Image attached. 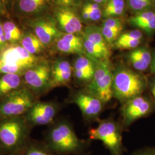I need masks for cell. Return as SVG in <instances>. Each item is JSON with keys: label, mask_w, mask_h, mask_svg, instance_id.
<instances>
[{"label": "cell", "mask_w": 155, "mask_h": 155, "mask_svg": "<svg viewBox=\"0 0 155 155\" xmlns=\"http://www.w3.org/2000/svg\"><path fill=\"white\" fill-rule=\"evenodd\" d=\"M0 145L11 155H18L27 146L26 124L20 117L0 119Z\"/></svg>", "instance_id": "1"}, {"label": "cell", "mask_w": 155, "mask_h": 155, "mask_svg": "<svg viewBox=\"0 0 155 155\" xmlns=\"http://www.w3.org/2000/svg\"><path fill=\"white\" fill-rule=\"evenodd\" d=\"M145 85L143 78L127 68L120 67L113 72V97L121 102L140 96Z\"/></svg>", "instance_id": "2"}, {"label": "cell", "mask_w": 155, "mask_h": 155, "mask_svg": "<svg viewBox=\"0 0 155 155\" xmlns=\"http://www.w3.org/2000/svg\"><path fill=\"white\" fill-rule=\"evenodd\" d=\"M40 60L21 45H13L0 52V75L24 74Z\"/></svg>", "instance_id": "3"}, {"label": "cell", "mask_w": 155, "mask_h": 155, "mask_svg": "<svg viewBox=\"0 0 155 155\" xmlns=\"http://www.w3.org/2000/svg\"><path fill=\"white\" fill-rule=\"evenodd\" d=\"M36 102L35 94L30 89H17L0 98V119L26 114Z\"/></svg>", "instance_id": "4"}, {"label": "cell", "mask_w": 155, "mask_h": 155, "mask_svg": "<svg viewBox=\"0 0 155 155\" xmlns=\"http://www.w3.org/2000/svg\"><path fill=\"white\" fill-rule=\"evenodd\" d=\"M113 72L109 59L96 63L95 71L92 81L88 84V93L99 98L103 103L109 102L113 97Z\"/></svg>", "instance_id": "5"}, {"label": "cell", "mask_w": 155, "mask_h": 155, "mask_svg": "<svg viewBox=\"0 0 155 155\" xmlns=\"http://www.w3.org/2000/svg\"><path fill=\"white\" fill-rule=\"evenodd\" d=\"M52 150L61 153H71L80 147V142L72 127L66 123H60L53 127L48 135Z\"/></svg>", "instance_id": "6"}, {"label": "cell", "mask_w": 155, "mask_h": 155, "mask_svg": "<svg viewBox=\"0 0 155 155\" xmlns=\"http://www.w3.org/2000/svg\"><path fill=\"white\" fill-rule=\"evenodd\" d=\"M51 71L47 61H39L24 72V81L34 94L42 93L51 88Z\"/></svg>", "instance_id": "7"}, {"label": "cell", "mask_w": 155, "mask_h": 155, "mask_svg": "<svg viewBox=\"0 0 155 155\" xmlns=\"http://www.w3.org/2000/svg\"><path fill=\"white\" fill-rule=\"evenodd\" d=\"M89 134L91 139L101 141L114 155H118L120 153L122 137L114 122L111 121H102L98 127L91 129Z\"/></svg>", "instance_id": "8"}, {"label": "cell", "mask_w": 155, "mask_h": 155, "mask_svg": "<svg viewBox=\"0 0 155 155\" xmlns=\"http://www.w3.org/2000/svg\"><path fill=\"white\" fill-rule=\"evenodd\" d=\"M29 24L32 28L33 33L45 47L57 40L62 34L58 28L55 19L51 17H36L29 22Z\"/></svg>", "instance_id": "9"}, {"label": "cell", "mask_w": 155, "mask_h": 155, "mask_svg": "<svg viewBox=\"0 0 155 155\" xmlns=\"http://www.w3.org/2000/svg\"><path fill=\"white\" fill-rule=\"evenodd\" d=\"M54 18L59 29L64 33L76 34L82 31V22L73 8L56 6Z\"/></svg>", "instance_id": "10"}, {"label": "cell", "mask_w": 155, "mask_h": 155, "mask_svg": "<svg viewBox=\"0 0 155 155\" xmlns=\"http://www.w3.org/2000/svg\"><path fill=\"white\" fill-rule=\"evenodd\" d=\"M57 113L55 105L51 102H36L27 114V120L35 125L50 124Z\"/></svg>", "instance_id": "11"}, {"label": "cell", "mask_w": 155, "mask_h": 155, "mask_svg": "<svg viewBox=\"0 0 155 155\" xmlns=\"http://www.w3.org/2000/svg\"><path fill=\"white\" fill-rule=\"evenodd\" d=\"M150 104L143 97L137 96L129 100L122 109L124 121L127 124L145 116L150 110Z\"/></svg>", "instance_id": "12"}, {"label": "cell", "mask_w": 155, "mask_h": 155, "mask_svg": "<svg viewBox=\"0 0 155 155\" xmlns=\"http://www.w3.org/2000/svg\"><path fill=\"white\" fill-rule=\"evenodd\" d=\"M74 102L79 107L84 116L91 118L97 116L103 107V102L89 93H78L74 97Z\"/></svg>", "instance_id": "13"}, {"label": "cell", "mask_w": 155, "mask_h": 155, "mask_svg": "<svg viewBox=\"0 0 155 155\" xmlns=\"http://www.w3.org/2000/svg\"><path fill=\"white\" fill-rule=\"evenodd\" d=\"M56 41V48L61 53L79 55L86 54L83 38L76 34L62 33Z\"/></svg>", "instance_id": "14"}, {"label": "cell", "mask_w": 155, "mask_h": 155, "mask_svg": "<svg viewBox=\"0 0 155 155\" xmlns=\"http://www.w3.org/2000/svg\"><path fill=\"white\" fill-rule=\"evenodd\" d=\"M72 74V67L68 61L66 60L56 61L51 68V88L67 84L71 79Z\"/></svg>", "instance_id": "15"}, {"label": "cell", "mask_w": 155, "mask_h": 155, "mask_svg": "<svg viewBox=\"0 0 155 155\" xmlns=\"http://www.w3.org/2000/svg\"><path fill=\"white\" fill-rule=\"evenodd\" d=\"M95 62L88 56L83 55L78 58L74 68L75 77L78 81L88 84L92 81L96 67Z\"/></svg>", "instance_id": "16"}, {"label": "cell", "mask_w": 155, "mask_h": 155, "mask_svg": "<svg viewBox=\"0 0 155 155\" xmlns=\"http://www.w3.org/2000/svg\"><path fill=\"white\" fill-rule=\"evenodd\" d=\"M48 0H17V10L21 15L26 17L39 16L47 5Z\"/></svg>", "instance_id": "17"}, {"label": "cell", "mask_w": 155, "mask_h": 155, "mask_svg": "<svg viewBox=\"0 0 155 155\" xmlns=\"http://www.w3.org/2000/svg\"><path fill=\"white\" fill-rule=\"evenodd\" d=\"M128 59L133 68L140 71L146 70L152 63L150 52L143 48H137L130 52Z\"/></svg>", "instance_id": "18"}, {"label": "cell", "mask_w": 155, "mask_h": 155, "mask_svg": "<svg viewBox=\"0 0 155 155\" xmlns=\"http://www.w3.org/2000/svg\"><path fill=\"white\" fill-rule=\"evenodd\" d=\"M20 75L6 74L0 75V98L20 88Z\"/></svg>", "instance_id": "19"}, {"label": "cell", "mask_w": 155, "mask_h": 155, "mask_svg": "<svg viewBox=\"0 0 155 155\" xmlns=\"http://www.w3.org/2000/svg\"><path fill=\"white\" fill-rule=\"evenodd\" d=\"M130 23L137 28L147 32L155 29V12H143L130 17Z\"/></svg>", "instance_id": "20"}, {"label": "cell", "mask_w": 155, "mask_h": 155, "mask_svg": "<svg viewBox=\"0 0 155 155\" xmlns=\"http://www.w3.org/2000/svg\"><path fill=\"white\" fill-rule=\"evenodd\" d=\"M21 45L30 54L36 56L44 50L45 45L33 33L25 32L20 40Z\"/></svg>", "instance_id": "21"}, {"label": "cell", "mask_w": 155, "mask_h": 155, "mask_svg": "<svg viewBox=\"0 0 155 155\" xmlns=\"http://www.w3.org/2000/svg\"><path fill=\"white\" fill-rule=\"evenodd\" d=\"M2 25L6 40L8 43L15 44L19 41H20L22 34L20 28L15 22L11 21H6L2 23Z\"/></svg>", "instance_id": "22"}, {"label": "cell", "mask_w": 155, "mask_h": 155, "mask_svg": "<svg viewBox=\"0 0 155 155\" xmlns=\"http://www.w3.org/2000/svg\"><path fill=\"white\" fill-rule=\"evenodd\" d=\"M103 36L107 43V44H113L119 38L120 33L122 31V29H113L102 27L101 29Z\"/></svg>", "instance_id": "23"}, {"label": "cell", "mask_w": 155, "mask_h": 155, "mask_svg": "<svg viewBox=\"0 0 155 155\" xmlns=\"http://www.w3.org/2000/svg\"><path fill=\"white\" fill-rule=\"evenodd\" d=\"M17 155H51L46 150L36 145H27Z\"/></svg>", "instance_id": "24"}, {"label": "cell", "mask_w": 155, "mask_h": 155, "mask_svg": "<svg viewBox=\"0 0 155 155\" xmlns=\"http://www.w3.org/2000/svg\"><path fill=\"white\" fill-rule=\"evenodd\" d=\"M143 37V34L139 30H133L127 32L123 33L119 36L116 42H122L130 40H141Z\"/></svg>", "instance_id": "25"}, {"label": "cell", "mask_w": 155, "mask_h": 155, "mask_svg": "<svg viewBox=\"0 0 155 155\" xmlns=\"http://www.w3.org/2000/svg\"><path fill=\"white\" fill-rule=\"evenodd\" d=\"M141 43V40H130L122 42H115L114 46L118 49L131 50L137 48Z\"/></svg>", "instance_id": "26"}, {"label": "cell", "mask_w": 155, "mask_h": 155, "mask_svg": "<svg viewBox=\"0 0 155 155\" xmlns=\"http://www.w3.org/2000/svg\"><path fill=\"white\" fill-rule=\"evenodd\" d=\"M152 0H128L129 5L132 9L139 11L148 7Z\"/></svg>", "instance_id": "27"}, {"label": "cell", "mask_w": 155, "mask_h": 155, "mask_svg": "<svg viewBox=\"0 0 155 155\" xmlns=\"http://www.w3.org/2000/svg\"><path fill=\"white\" fill-rule=\"evenodd\" d=\"M56 6L74 8L81 4V0H52Z\"/></svg>", "instance_id": "28"}, {"label": "cell", "mask_w": 155, "mask_h": 155, "mask_svg": "<svg viewBox=\"0 0 155 155\" xmlns=\"http://www.w3.org/2000/svg\"><path fill=\"white\" fill-rule=\"evenodd\" d=\"M103 27L113 29H122L123 23L122 21L118 18H111L109 17L106 19L104 22Z\"/></svg>", "instance_id": "29"}, {"label": "cell", "mask_w": 155, "mask_h": 155, "mask_svg": "<svg viewBox=\"0 0 155 155\" xmlns=\"http://www.w3.org/2000/svg\"><path fill=\"white\" fill-rule=\"evenodd\" d=\"M7 41L6 40L4 32L3 30L2 23L0 21V52L6 48L7 45Z\"/></svg>", "instance_id": "30"}, {"label": "cell", "mask_w": 155, "mask_h": 155, "mask_svg": "<svg viewBox=\"0 0 155 155\" xmlns=\"http://www.w3.org/2000/svg\"><path fill=\"white\" fill-rule=\"evenodd\" d=\"M87 12L89 13V20L98 21V20H99L101 19L102 15V12L101 11L100 8V9H98L93 11Z\"/></svg>", "instance_id": "31"}, {"label": "cell", "mask_w": 155, "mask_h": 155, "mask_svg": "<svg viewBox=\"0 0 155 155\" xmlns=\"http://www.w3.org/2000/svg\"><path fill=\"white\" fill-rule=\"evenodd\" d=\"M5 13V7L2 0H0V15H4Z\"/></svg>", "instance_id": "32"}, {"label": "cell", "mask_w": 155, "mask_h": 155, "mask_svg": "<svg viewBox=\"0 0 155 155\" xmlns=\"http://www.w3.org/2000/svg\"><path fill=\"white\" fill-rule=\"evenodd\" d=\"M150 91H151V93L153 97V98L155 100V81L152 83V85L150 86Z\"/></svg>", "instance_id": "33"}, {"label": "cell", "mask_w": 155, "mask_h": 155, "mask_svg": "<svg viewBox=\"0 0 155 155\" xmlns=\"http://www.w3.org/2000/svg\"><path fill=\"white\" fill-rule=\"evenodd\" d=\"M92 1L95 3H97V4H102V3L107 2L108 0H92Z\"/></svg>", "instance_id": "34"}, {"label": "cell", "mask_w": 155, "mask_h": 155, "mask_svg": "<svg viewBox=\"0 0 155 155\" xmlns=\"http://www.w3.org/2000/svg\"><path fill=\"white\" fill-rule=\"evenodd\" d=\"M152 70L155 72V56L153 59V61L152 62Z\"/></svg>", "instance_id": "35"}, {"label": "cell", "mask_w": 155, "mask_h": 155, "mask_svg": "<svg viewBox=\"0 0 155 155\" xmlns=\"http://www.w3.org/2000/svg\"><path fill=\"white\" fill-rule=\"evenodd\" d=\"M4 153H5V152L4 151V150L2 148L1 145H0V155H4Z\"/></svg>", "instance_id": "36"}, {"label": "cell", "mask_w": 155, "mask_h": 155, "mask_svg": "<svg viewBox=\"0 0 155 155\" xmlns=\"http://www.w3.org/2000/svg\"><path fill=\"white\" fill-rule=\"evenodd\" d=\"M155 155L154 154H152V153H144V154H143V155Z\"/></svg>", "instance_id": "37"}, {"label": "cell", "mask_w": 155, "mask_h": 155, "mask_svg": "<svg viewBox=\"0 0 155 155\" xmlns=\"http://www.w3.org/2000/svg\"><path fill=\"white\" fill-rule=\"evenodd\" d=\"M153 1H154V2H155V0H153Z\"/></svg>", "instance_id": "38"}]
</instances>
